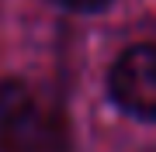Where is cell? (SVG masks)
I'll list each match as a JSON object with an SVG mask.
<instances>
[{
  "label": "cell",
  "mask_w": 156,
  "mask_h": 152,
  "mask_svg": "<svg viewBox=\"0 0 156 152\" xmlns=\"http://www.w3.org/2000/svg\"><path fill=\"white\" fill-rule=\"evenodd\" d=\"M52 4L66 7V11H76V14H97V11H104L111 0H52Z\"/></svg>",
  "instance_id": "cell-3"
},
{
  "label": "cell",
  "mask_w": 156,
  "mask_h": 152,
  "mask_svg": "<svg viewBox=\"0 0 156 152\" xmlns=\"http://www.w3.org/2000/svg\"><path fill=\"white\" fill-rule=\"evenodd\" d=\"M0 152H73V128L59 104L31 86L0 83Z\"/></svg>",
  "instance_id": "cell-1"
},
{
  "label": "cell",
  "mask_w": 156,
  "mask_h": 152,
  "mask_svg": "<svg viewBox=\"0 0 156 152\" xmlns=\"http://www.w3.org/2000/svg\"><path fill=\"white\" fill-rule=\"evenodd\" d=\"M149 152H156V149H149Z\"/></svg>",
  "instance_id": "cell-4"
},
{
  "label": "cell",
  "mask_w": 156,
  "mask_h": 152,
  "mask_svg": "<svg viewBox=\"0 0 156 152\" xmlns=\"http://www.w3.org/2000/svg\"><path fill=\"white\" fill-rule=\"evenodd\" d=\"M108 97L132 118H156V45H132L115 59Z\"/></svg>",
  "instance_id": "cell-2"
}]
</instances>
